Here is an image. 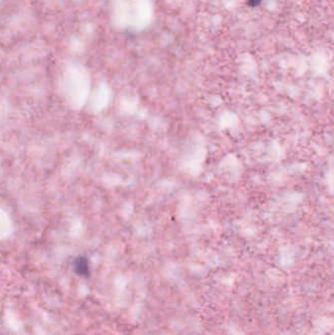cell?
<instances>
[{"instance_id":"6da1fadb","label":"cell","mask_w":334,"mask_h":335,"mask_svg":"<svg viewBox=\"0 0 334 335\" xmlns=\"http://www.w3.org/2000/svg\"><path fill=\"white\" fill-rule=\"evenodd\" d=\"M73 271L75 274L81 277H90L91 275V268L90 262L86 256H77L73 261Z\"/></svg>"},{"instance_id":"7a4b0ae2","label":"cell","mask_w":334,"mask_h":335,"mask_svg":"<svg viewBox=\"0 0 334 335\" xmlns=\"http://www.w3.org/2000/svg\"><path fill=\"white\" fill-rule=\"evenodd\" d=\"M262 1L263 0H248V3L250 6L255 7V6H258L259 4H261Z\"/></svg>"}]
</instances>
